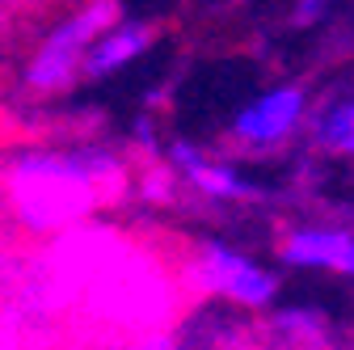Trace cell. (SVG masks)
Masks as SVG:
<instances>
[{
  "label": "cell",
  "mask_w": 354,
  "mask_h": 350,
  "mask_svg": "<svg viewBox=\"0 0 354 350\" xmlns=\"http://www.w3.org/2000/svg\"><path fill=\"white\" fill-rule=\"evenodd\" d=\"M131 186L114 148L76 140L59 148H21L0 165V190L13 220L30 232H59L102 211Z\"/></svg>",
  "instance_id": "obj_1"
},
{
  "label": "cell",
  "mask_w": 354,
  "mask_h": 350,
  "mask_svg": "<svg viewBox=\"0 0 354 350\" xmlns=\"http://www.w3.org/2000/svg\"><path fill=\"white\" fill-rule=\"evenodd\" d=\"M182 283L194 295L224 300L245 313H274L283 279L253 253L228 245L224 237H198L182 257Z\"/></svg>",
  "instance_id": "obj_2"
},
{
  "label": "cell",
  "mask_w": 354,
  "mask_h": 350,
  "mask_svg": "<svg viewBox=\"0 0 354 350\" xmlns=\"http://www.w3.org/2000/svg\"><path fill=\"white\" fill-rule=\"evenodd\" d=\"M118 21H122L118 0H84L80 9H72L68 17H59L42 34V42L21 68V84L34 98H55V93L72 89V80H80V72H84L93 42Z\"/></svg>",
  "instance_id": "obj_3"
},
{
  "label": "cell",
  "mask_w": 354,
  "mask_h": 350,
  "mask_svg": "<svg viewBox=\"0 0 354 350\" xmlns=\"http://www.w3.org/2000/svg\"><path fill=\"white\" fill-rule=\"evenodd\" d=\"M308 114H313V98L304 84H270L228 118V144L245 156H266L295 140L308 127Z\"/></svg>",
  "instance_id": "obj_4"
},
{
  "label": "cell",
  "mask_w": 354,
  "mask_h": 350,
  "mask_svg": "<svg viewBox=\"0 0 354 350\" xmlns=\"http://www.w3.org/2000/svg\"><path fill=\"white\" fill-rule=\"evenodd\" d=\"M165 165L177 178V186H186L190 194L219 203V207H249V203H266V186L253 182L245 169L215 160L211 152H203L194 140H165Z\"/></svg>",
  "instance_id": "obj_5"
},
{
  "label": "cell",
  "mask_w": 354,
  "mask_h": 350,
  "mask_svg": "<svg viewBox=\"0 0 354 350\" xmlns=\"http://www.w3.org/2000/svg\"><path fill=\"white\" fill-rule=\"evenodd\" d=\"M274 253L287 270L337 275L354 283V232L342 224H291L279 237Z\"/></svg>",
  "instance_id": "obj_6"
},
{
  "label": "cell",
  "mask_w": 354,
  "mask_h": 350,
  "mask_svg": "<svg viewBox=\"0 0 354 350\" xmlns=\"http://www.w3.org/2000/svg\"><path fill=\"white\" fill-rule=\"evenodd\" d=\"M152 42H156V30L148 21H118L93 42V51H88L80 76L84 80H110L122 68H131L136 59H144L152 51Z\"/></svg>",
  "instance_id": "obj_7"
},
{
  "label": "cell",
  "mask_w": 354,
  "mask_h": 350,
  "mask_svg": "<svg viewBox=\"0 0 354 350\" xmlns=\"http://www.w3.org/2000/svg\"><path fill=\"white\" fill-rule=\"evenodd\" d=\"M308 140L313 148L329 152V156H342V160H354V89L325 102L321 110L308 114Z\"/></svg>",
  "instance_id": "obj_8"
},
{
  "label": "cell",
  "mask_w": 354,
  "mask_h": 350,
  "mask_svg": "<svg viewBox=\"0 0 354 350\" xmlns=\"http://www.w3.org/2000/svg\"><path fill=\"white\" fill-rule=\"evenodd\" d=\"M325 13V0H295V21L299 26H313Z\"/></svg>",
  "instance_id": "obj_9"
}]
</instances>
